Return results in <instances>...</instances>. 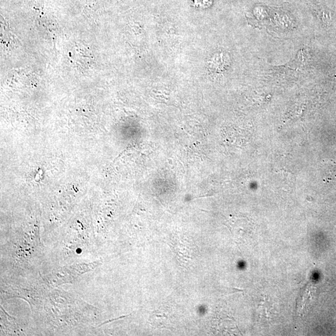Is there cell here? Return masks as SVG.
<instances>
[{
    "label": "cell",
    "instance_id": "1",
    "mask_svg": "<svg viewBox=\"0 0 336 336\" xmlns=\"http://www.w3.org/2000/svg\"><path fill=\"white\" fill-rule=\"evenodd\" d=\"M313 291V286L309 284L301 291L297 304V310L299 315L303 316L305 312L308 311L309 306L312 299Z\"/></svg>",
    "mask_w": 336,
    "mask_h": 336
}]
</instances>
